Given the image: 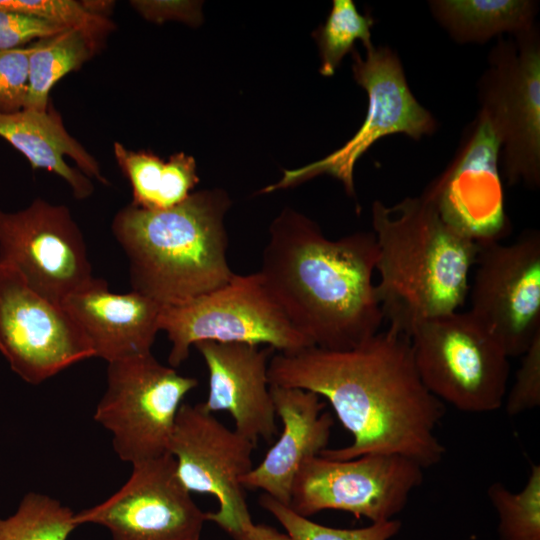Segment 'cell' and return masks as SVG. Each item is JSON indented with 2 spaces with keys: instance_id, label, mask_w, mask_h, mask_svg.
<instances>
[{
  "instance_id": "28",
  "label": "cell",
  "mask_w": 540,
  "mask_h": 540,
  "mask_svg": "<svg viewBox=\"0 0 540 540\" xmlns=\"http://www.w3.org/2000/svg\"><path fill=\"white\" fill-rule=\"evenodd\" d=\"M31 44L0 50V113L17 112L25 106Z\"/></svg>"
},
{
  "instance_id": "10",
  "label": "cell",
  "mask_w": 540,
  "mask_h": 540,
  "mask_svg": "<svg viewBox=\"0 0 540 540\" xmlns=\"http://www.w3.org/2000/svg\"><path fill=\"white\" fill-rule=\"evenodd\" d=\"M255 446L227 428L203 403L180 406L168 448L177 476L190 493L217 499L219 507L208 511V521L234 540H244L254 524L241 479L254 467L251 456Z\"/></svg>"
},
{
  "instance_id": "23",
  "label": "cell",
  "mask_w": 540,
  "mask_h": 540,
  "mask_svg": "<svg viewBox=\"0 0 540 540\" xmlns=\"http://www.w3.org/2000/svg\"><path fill=\"white\" fill-rule=\"evenodd\" d=\"M100 44V39L74 28L32 42L28 94L23 109L47 110L53 86L91 59Z\"/></svg>"
},
{
  "instance_id": "22",
  "label": "cell",
  "mask_w": 540,
  "mask_h": 540,
  "mask_svg": "<svg viewBox=\"0 0 540 540\" xmlns=\"http://www.w3.org/2000/svg\"><path fill=\"white\" fill-rule=\"evenodd\" d=\"M434 19L458 44H484L504 33L514 36L536 24L532 0H432Z\"/></svg>"
},
{
  "instance_id": "11",
  "label": "cell",
  "mask_w": 540,
  "mask_h": 540,
  "mask_svg": "<svg viewBox=\"0 0 540 540\" xmlns=\"http://www.w3.org/2000/svg\"><path fill=\"white\" fill-rule=\"evenodd\" d=\"M423 467L396 454H365L348 460L307 459L291 488L289 507L303 517L339 510L388 521L406 506L423 481Z\"/></svg>"
},
{
  "instance_id": "31",
  "label": "cell",
  "mask_w": 540,
  "mask_h": 540,
  "mask_svg": "<svg viewBox=\"0 0 540 540\" xmlns=\"http://www.w3.org/2000/svg\"><path fill=\"white\" fill-rule=\"evenodd\" d=\"M131 6L149 21L162 22L179 19L190 22L196 19L193 4L181 1H131Z\"/></svg>"
},
{
  "instance_id": "24",
  "label": "cell",
  "mask_w": 540,
  "mask_h": 540,
  "mask_svg": "<svg viewBox=\"0 0 540 540\" xmlns=\"http://www.w3.org/2000/svg\"><path fill=\"white\" fill-rule=\"evenodd\" d=\"M75 514L59 500L30 491L13 514L0 517V540H67L78 527Z\"/></svg>"
},
{
  "instance_id": "5",
  "label": "cell",
  "mask_w": 540,
  "mask_h": 540,
  "mask_svg": "<svg viewBox=\"0 0 540 540\" xmlns=\"http://www.w3.org/2000/svg\"><path fill=\"white\" fill-rule=\"evenodd\" d=\"M478 83V115L499 143V168L508 185L540 184V34L538 25L498 37Z\"/></svg>"
},
{
  "instance_id": "9",
  "label": "cell",
  "mask_w": 540,
  "mask_h": 540,
  "mask_svg": "<svg viewBox=\"0 0 540 540\" xmlns=\"http://www.w3.org/2000/svg\"><path fill=\"white\" fill-rule=\"evenodd\" d=\"M365 52V58L355 48L351 52L353 77L368 96L367 113L358 131L324 158L294 170H285L278 182L260 193L287 189L328 174L342 182L348 195L354 196V166L375 142L393 134H405L419 141L437 130L434 116L410 90L398 54L388 46L374 45Z\"/></svg>"
},
{
  "instance_id": "20",
  "label": "cell",
  "mask_w": 540,
  "mask_h": 540,
  "mask_svg": "<svg viewBox=\"0 0 540 540\" xmlns=\"http://www.w3.org/2000/svg\"><path fill=\"white\" fill-rule=\"evenodd\" d=\"M0 137L18 150L33 170L45 169L65 180L76 199L91 196L92 178L109 184L99 163L68 133L53 107L0 113Z\"/></svg>"
},
{
  "instance_id": "7",
  "label": "cell",
  "mask_w": 540,
  "mask_h": 540,
  "mask_svg": "<svg viewBox=\"0 0 540 540\" xmlns=\"http://www.w3.org/2000/svg\"><path fill=\"white\" fill-rule=\"evenodd\" d=\"M159 326L171 343L168 363L173 368L201 341L265 344L283 354L312 346L290 324L258 272L234 274L211 292L183 304L162 306Z\"/></svg>"
},
{
  "instance_id": "18",
  "label": "cell",
  "mask_w": 540,
  "mask_h": 540,
  "mask_svg": "<svg viewBox=\"0 0 540 540\" xmlns=\"http://www.w3.org/2000/svg\"><path fill=\"white\" fill-rule=\"evenodd\" d=\"M282 432L263 460L241 479L245 489H260L289 506L291 488L303 463L327 449L333 417L324 412L317 394L299 388L270 385Z\"/></svg>"
},
{
  "instance_id": "15",
  "label": "cell",
  "mask_w": 540,
  "mask_h": 540,
  "mask_svg": "<svg viewBox=\"0 0 540 540\" xmlns=\"http://www.w3.org/2000/svg\"><path fill=\"white\" fill-rule=\"evenodd\" d=\"M78 526L105 527L112 540H200L208 512L182 485L170 453L132 465L105 501L75 514Z\"/></svg>"
},
{
  "instance_id": "13",
  "label": "cell",
  "mask_w": 540,
  "mask_h": 540,
  "mask_svg": "<svg viewBox=\"0 0 540 540\" xmlns=\"http://www.w3.org/2000/svg\"><path fill=\"white\" fill-rule=\"evenodd\" d=\"M0 265L60 305L96 279L69 208L42 198L16 212L0 210Z\"/></svg>"
},
{
  "instance_id": "29",
  "label": "cell",
  "mask_w": 540,
  "mask_h": 540,
  "mask_svg": "<svg viewBox=\"0 0 540 540\" xmlns=\"http://www.w3.org/2000/svg\"><path fill=\"white\" fill-rule=\"evenodd\" d=\"M506 413L516 416L540 405V335L522 355L512 388L506 393Z\"/></svg>"
},
{
  "instance_id": "26",
  "label": "cell",
  "mask_w": 540,
  "mask_h": 540,
  "mask_svg": "<svg viewBox=\"0 0 540 540\" xmlns=\"http://www.w3.org/2000/svg\"><path fill=\"white\" fill-rule=\"evenodd\" d=\"M487 495L498 514L501 540H540V465L531 464L521 491L494 482Z\"/></svg>"
},
{
  "instance_id": "25",
  "label": "cell",
  "mask_w": 540,
  "mask_h": 540,
  "mask_svg": "<svg viewBox=\"0 0 540 540\" xmlns=\"http://www.w3.org/2000/svg\"><path fill=\"white\" fill-rule=\"evenodd\" d=\"M373 25L370 14H361L352 0H334L325 23L313 32L321 60L320 74L333 76L357 41H361L365 49L371 47Z\"/></svg>"
},
{
  "instance_id": "12",
  "label": "cell",
  "mask_w": 540,
  "mask_h": 540,
  "mask_svg": "<svg viewBox=\"0 0 540 540\" xmlns=\"http://www.w3.org/2000/svg\"><path fill=\"white\" fill-rule=\"evenodd\" d=\"M467 311L508 357L522 356L540 335V233L479 245Z\"/></svg>"
},
{
  "instance_id": "17",
  "label": "cell",
  "mask_w": 540,
  "mask_h": 540,
  "mask_svg": "<svg viewBox=\"0 0 540 540\" xmlns=\"http://www.w3.org/2000/svg\"><path fill=\"white\" fill-rule=\"evenodd\" d=\"M209 372L204 408L227 411L235 431L254 444L277 433L276 413L268 380L274 349L248 343L201 341L194 344Z\"/></svg>"
},
{
  "instance_id": "30",
  "label": "cell",
  "mask_w": 540,
  "mask_h": 540,
  "mask_svg": "<svg viewBox=\"0 0 540 540\" xmlns=\"http://www.w3.org/2000/svg\"><path fill=\"white\" fill-rule=\"evenodd\" d=\"M65 29L35 16L0 10V50L24 47Z\"/></svg>"
},
{
  "instance_id": "27",
  "label": "cell",
  "mask_w": 540,
  "mask_h": 540,
  "mask_svg": "<svg viewBox=\"0 0 540 540\" xmlns=\"http://www.w3.org/2000/svg\"><path fill=\"white\" fill-rule=\"evenodd\" d=\"M259 505L274 516L292 540H389L401 529V523L395 519L356 529L325 526L297 514L266 493L260 496Z\"/></svg>"
},
{
  "instance_id": "1",
  "label": "cell",
  "mask_w": 540,
  "mask_h": 540,
  "mask_svg": "<svg viewBox=\"0 0 540 540\" xmlns=\"http://www.w3.org/2000/svg\"><path fill=\"white\" fill-rule=\"evenodd\" d=\"M268 380L311 391L330 403L353 441L323 450L326 458L396 454L427 468L445 455L436 434L444 403L424 385L404 333L388 327L348 350L311 346L278 353L269 361Z\"/></svg>"
},
{
  "instance_id": "4",
  "label": "cell",
  "mask_w": 540,
  "mask_h": 540,
  "mask_svg": "<svg viewBox=\"0 0 540 540\" xmlns=\"http://www.w3.org/2000/svg\"><path fill=\"white\" fill-rule=\"evenodd\" d=\"M230 206L226 191L213 188L168 209L119 210L112 232L129 260L132 290L169 306L225 285L235 274L224 224Z\"/></svg>"
},
{
  "instance_id": "3",
  "label": "cell",
  "mask_w": 540,
  "mask_h": 540,
  "mask_svg": "<svg viewBox=\"0 0 540 540\" xmlns=\"http://www.w3.org/2000/svg\"><path fill=\"white\" fill-rule=\"evenodd\" d=\"M376 293L388 327L409 337L421 322L458 311L479 245L443 221L422 195L372 204Z\"/></svg>"
},
{
  "instance_id": "21",
  "label": "cell",
  "mask_w": 540,
  "mask_h": 540,
  "mask_svg": "<svg viewBox=\"0 0 540 540\" xmlns=\"http://www.w3.org/2000/svg\"><path fill=\"white\" fill-rule=\"evenodd\" d=\"M115 159L132 189L131 204L163 210L185 201L199 183L196 161L183 152L167 161L148 150L133 151L119 142L113 145Z\"/></svg>"
},
{
  "instance_id": "2",
  "label": "cell",
  "mask_w": 540,
  "mask_h": 540,
  "mask_svg": "<svg viewBox=\"0 0 540 540\" xmlns=\"http://www.w3.org/2000/svg\"><path fill=\"white\" fill-rule=\"evenodd\" d=\"M377 257L373 232L331 240L316 222L285 208L270 225L258 273L312 346L348 350L377 334L384 322L373 282Z\"/></svg>"
},
{
  "instance_id": "14",
  "label": "cell",
  "mask_w": 540,
  "mask_h": 540,
  "mask_svg": "<svg viewBox=\"0 0 540 540\" xmlns=\"http://www.w3.org/2000/svg\"><path fill=\"white\" fill-rule=\"evenodd\" d=\"M0 353L11 370L32 385L95 357L83 331L62 305L44 298L16 271L2 265Z\"/></svg>"
},
{
  "instance_id": "16",
  "label": "cell",
  "mask_w": 540,
  "mask_h": 540,
  "mask_svg": "<svg viewBox=\"0 0 540 540\" xmlns=\"http://www.w3.org/2000/svg\"><path fill=\"white\" fill-rule=\"evenodd\" d=\"M421 195L445 223L478 245L510 234L499 143L484 118L477 115L468 125L450 164Z\"/></svg>"
},
{
  "instance_id": "32",
  "label": "cell",
  "mask_w": 540,
  "mask_h": 540,
  "mask_svg": "<svg viewBox=\"0 0 540 540\" xmlns=\"http://www.w3.org/2000/svg\"><path fill=\"white\" fill-rule=\"evenodd\" d=\"M244 540H292V538L272 526L253 524L246 532Z\"/></svg>"
},
{
  "instance_id": "6",
  "label": "cell",
  "mask_w": 540,
  "mask_h": 540,
  "mask_svg": "<svg viewBox=\"0 0 540 540\" xmlns=\"http://www.w3.org/2000/svg\"><path fill=\"white\" fill-rule=\"evenodd\" d=\"M409 338L418 373L440 401L468 413L503 406L509 357L467 311L423 321Z\"/></svg>"
},
{
  "instance_id": "8",
  "label": "cell",
  "mask_w": 540,
  "mask_h": 540,
  "mask_svg": "<svg viewBox=\"0 0 540 540\" xmlns=\"http://www.w3.org/2000/svg\"><path fill=\"white\" fill-rule=\"evenodd\" d=\"M106 375L93 417L111 433L119 459L133 465L168 453L177 413L197 379L152 353L108 362Z\"/></svg>"
},
{
  "instance_id": "19",
  "label": "cell",
  "mask_w": 540,
  "mask_h": 540,
  "mask_svg": "<svg viewBox=\"0 0 540 540\" xmlns=\"http://www.w3.org/2000/svg\"><path fill=\"white\" fill-rule=\"evenodd\" d=\"M62 306L83 331L94 356L107 363L151 353L160 331L163 305L133 290L113 293L103 279L70 295Z\"/></svg>"
}]
</instances>
